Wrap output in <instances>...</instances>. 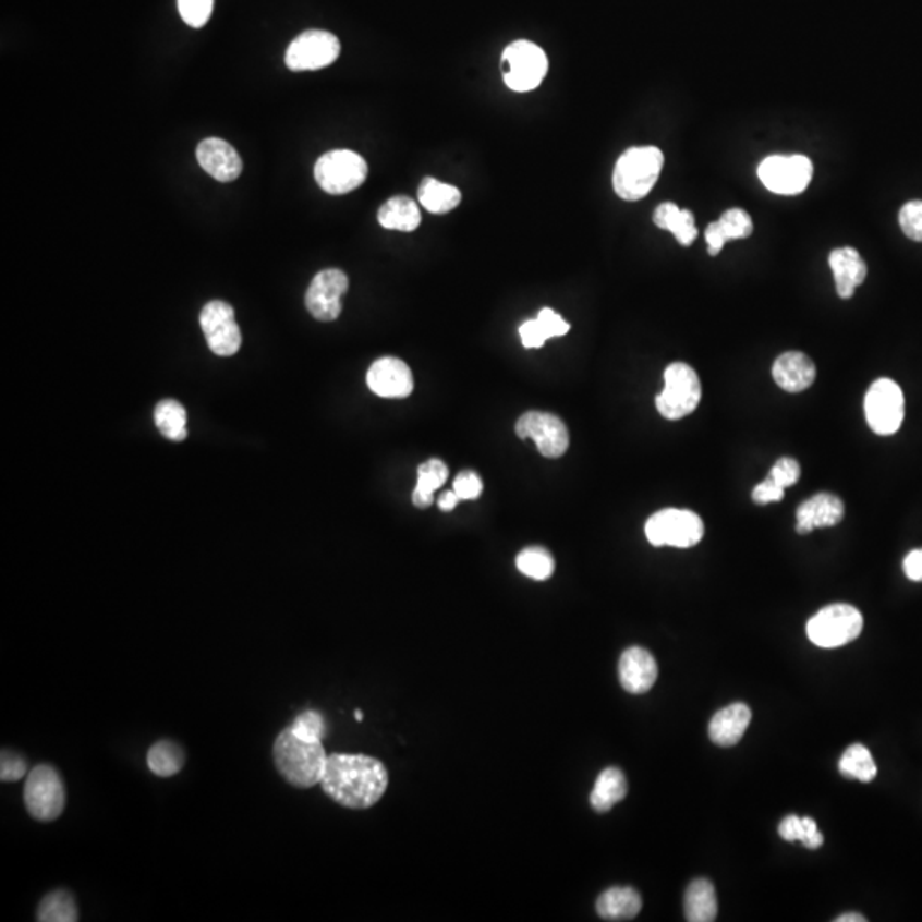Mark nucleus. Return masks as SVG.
<instances>
[{"mask_svg": "<svg viewBox=\"0 0 922 922\" xmlns=\"http://www.w3.org/2000/svg\"><path fill=\"white\" fill-rule=\"evenodd\" d=\"M388 780L387 767L378 759L363 753H331L319 785L340 806L367 810L387 792Z\"/></svg>", "mask_w": 922, "mask_h": 922, "instance_id": "1", "label": "nucleus"}, {"mask_svg": "<svg viewBox=\"0 0 922 922\" xmlns=\"http://www.w3.org/2000/svg\"><path fill=\"white\" fill-rule=\"evenodd\" d=\"M328 755L322 741H307L292 729L280 731L274 743L277 773L294 788L307 789L322 783Z\"/></svg>", "mask_w": 922, "mask_h": 922, "instance_id": "2", "label": "nucleus"}, {"mask_svg": "<svg viewBox=\"0 0 922 922\" xmlns=\"http://www.w3.org/2000/svg\"><path fill=\"white\" fill-rule=\"evenodd\" d=\"M665 156L658 147H631L615 165L614 190L622 201L646 197L658 182Z\"/></svg>", "mask_w": 922, "mask_h": 922, "instance_id": "3", "label": "nucleus"}, {"mask_svg": "<svg viewBox=\"0 0 922 922\" xmlns=\"http://www.w3.org/2000/svg\"><path fill=\"white\" fill-rule=\"evenodd\" d=\"M665 388L656 397V409L668 421H680L697 409L702 399L701 379L689 364L674 363L666 367Z\"/></svg>", "mask_w": 922, "mask_h": 922, "instance_id": "4", "label": "nucleus"}, {"mask_svg": "<svg viewBox=\"0 0 922 922\" xmlns=\"http://www.w3.org/2000/svg\"><path fill=\"white\" fill-rule=\"evenodd\" d=\"M863 623V615L852 605H828L809 620L806 634L815 646L830 650L860 638Z\"/></svg>", "mask_w": 922, "mask_h": 922, "instance_id": "5", "label": "nucleus"}, {"mask_svg": "<svg viewBox=\"0 0 922 922\" xmlns=\"http://www.w3.org/2000/svg\"><path fill=\"white\" fill-rule=\"evenodd\" d=\"M29 815L38 822H53L65 810V786L57 768L48 764L29 771L23 791Z\"/></svg>", "mask_w": 922, "mask_h": 922, "instance_id": "6", "label": "nucleus"}, {"mask_svg": "<svg viewBox=\"0 0 922 922\" xmlns=\"http://www.w3.org/2000/svg\"><path fill=\"white\" fill-rule=\"evenodd\" d=\"M704 536V521L689 509H663L646 521V538L655 547H695Z\"/></svg>", "mask_w": 922, "mask_h": 922, "instance_id": "7", "label": "nucleus"}, {"mask_svg": "<svg viewBox=\"0 0 922 922\" xmlns=\"http://www.w3.org/2000/svg\"><path fill=\"white\" fill-rule=\"evenodd\" d=\"M367 178V162L354 150L337 149L324 154L315 165L319 189L330 195L354 192Z\"/></svg>", "mask_w": 922, "mask_h": 922, "instance_id": "8", "label": "nucleus"}, {"mask_svg": "<svg viewBox=\"0 0 922 922\" xmlns=\"http://www.w3.org/2000/svg\"><path fill=\"white\" fill-rule=\"evenodd\" d=\"M868 426L878 436H891L902 426L906 399L902 388L890 378L876 379L864 397Z\"/></svg>", "mask_w": 922, "mask_h": 922, "instance_id": "9", "label": "nucleus"}, {"mask_svg": "<svg viewBox=\"0 0 922 922\" xmlns=\"http://www.w3.org/2000/svg\"><path fill=\"white\" fill-rule=\"evenodd\" d=\"M505 83L517 93H529L541 86L548 71L545 51L532 41L518 40L502 53Z\"/></svg>", "mask_w": 922, "mask_h": 922, "instance_id": "10", "label": "nucleus"}, {"mask_svg": "<svg viewBox=\"0 0 922 922\" xmlns=\"http://www.w3.org/2000/svg\"><path fill=\"white\" fill-rule=\"evenodd\" d=\"M340 41L336 35L322 29L301 33L286 51V65L292 72L319 71L336 62Z\"/></svg>", "mask_w": 922, "mask_h": 922, "instance_id": "11", "label": "nucleus"}, {"mask_svg": "<svg viewBox=\"0 0 922 922\" xmlns=\"http://www.w3.org/2000/svg\"><path fill=\"white\" fill-rule=\"evenodd\" d=\"M765 189L779 195H798L809 189L813 165L806 156H771L759 166Z\"/></svg>", "mask_w": 922, "mask_h": 922, "instance_id": "12", "label": "nucleus"}, {"mask_svg": "<svg viewBox=\"0 0 922 922\" xmlns=\"http://www.w3.org/2000/svg\"><path fill=\"white\" fill-rule=\"evenodd\" d=\"M201 327L210 351L219 357H231L241 349V330L231 304L210 301L201 313Z\"/></svg>", "mask_w": 922, "mask_h": 922, "instance_id": "13", "label": "nucleus"}, {"mask_svg": "<svg viewBox=\"0 0 922 922\" xmlns=\"http://www.w3.org/2000/svg\"><path fill=\"white\" fill-rule=\"evenodd\" d=\"M521 439H533L545 458H560L569 448V429L557 415L530 410L517 422Z\"/></svg>", "mask_w": 922, "mask_h": 922, "instance_id": "14", "label": "nucleus"}, {"mask_svg": "<svg viewBox=\"0 0 922 922\" xmlns=\"http://www.w3.org/2000/svg\"><path fill=\"white\" fill-rule=\"evenodd\" d=\"M349 289V277L339 268L316 274L306 291L307 312L318 322H333L342 313V298Z\"/></svg>", "mask_w": 922, "mask_h": 922, "instance_id": "15", "label": "nucleus"}, {"mask_svg": "<svg viewBox=\"0 0 922 922\" xmlns=\"http://www.w3.org/2000/svg\"><path fill=\"white\" fill-rule=\"evenodd\" d=\"M367 387L381 399H407L414 390V376L400 359L381 357L367 371Z\"/></svg>", "mask_w": 922, "mask_h": 922, "instance_id": "16", "label": "nucleus"}, {"mask_svg": "<svg viewBox=\"0 0 922 922\" xmlns=\"http://www.w3.org/2000/svg\"><path fill=\"white\" fill-rule=\"evenodd\" d=\"M197 161L205 173L221 183L234 182L243 171L240 154L222 138H205L197 147Z\"/></svg>", "mask_w": 922, "mask_h": 922, "instance_id": "17", "label": "nucleus"}, {"mask_svg": "<svg viewBox=\"0 0 922 922\" xmlns=\"http://www.w3.org/2000/svg\"><path fill=\"white\" fill-rule=\"evenodd\" d=\"M620 686L629 694H646L653 689L658 678V665L655 656L643 647H629L623 651L619 663Z\"/></svg>", "mask_w": 922, "mask_h": 922, "instance_id": "18", "label": "nucleus"}, {"mask_svg": "<svg viewBox=\"0 0 922 922\" xmlns=\"http://www.w3.org/2000/svg\"><path fill=\"white\" fill-rule=\"evenodd\" d=\"M846 508L840 497L830 493H820L801 502L797 511V532L800 535L816 529L836 526L844 520Z\"/></svg>", "mask_w": 922, "mask_h": 922, "instance_id": "19", "label": "nucleus"}, {"mask_svg": "<svg viewBox=\"0 0 922 922\" xmlns=\"http://www.w3.org/2000/svg\"><path fill=\"white\" fill-rule=\"evenodd\" d=\"M773 378L777 387L788 393H800V391L809 390L815 383L816 367L809 355L789 351L774 361Z\"/></svg>", "mask_w": 922, "mask_h": 922, "instance_id": "20", "label": "nucleus"}, {"mask_svg": "<svg viewBox=\"0 0 922 922\" xmlns=\"http://www.w3.org/2000/svg\"><path fill=\"white\" fill-rule=\"evenodd\" d=\"M828 265L836 279L837 294L840 300H851L856 289L863 284L868 276V267L860 252L849 246L834 250L828 255Z\"/></svg>", "mask_w": 922, "mask_h": 922, "instance_id": "21", "label": "nucleus"}, {"mask_svg": "<svg viewBox=\"0 0 922 922\" xmlns=\"http://www.w3.org/2000/svg\"><path fill=\"white\" fill-rule=\"evenodd\" d=\"M752 721V711L745 704H731L717 711L711 719L709 737L719 747L737 745Z\"/></svg>", "mask_w": 922, "mask_h": 922, "instance_id": "22", "label": "nucleus"}, {"mask_svg": "<svg viewBox=\"0 0 922 922\" xmlns=\"http://www.w3.org/2000/svg\"><path fill=\"white\" fill-rule=\"evenodd\" d=\"M753 233L752 217L741 209H729L706 228L709 255L716 256L729 240H743Z\"/></svg>", "mask_w": 922, "mask_h": 922, "instance_id": "23", "label": "nucleus"}, {"mask_svg": "<svg viewBox=\"0 0 922 922\" xmlns=\"http://www.w3.org/2000/svg\"><path fill=\"white\" fill-rule=\"evenodd\" d=\"M571 330V325L550 307H544L538 312L536 318L524 322L520 327V337L523 348L541 349L545 342L554 337H562Z\"/></svg>", "mask_w": 922, "mask_h": 922, "instance_id": "24", "label": "nucleus"}, {"mask_svg": "<svg viewBox=\"0 0 922 922\" xmlns=\"http://www.w3.org/2000/svg\"><path fill=\"white\" fill-rule=\"evenodd\" d=\"M643 909V899L631 887H614L599 895L596 911L605 921H631Z\"/></svg>", "mask_w": 922, "mask_h": 922, "instance_id": "25", "label": "nucleus"}, {"mask_svg": "<svg viewBox=\"0 0 922 922\" xmlns=\"http://www.w3.org/2000/svg\"><path fill=\"white\" fill-rule=\"evenodd\" d=\"M379 225L391 231L412 233L421 225L422 216L418 213V205L412 198L399 197L388 198L378 210Z\"/></svg>", "mask_w": 922, "mask_h": 922, "instance_id": "26", "label": "nucleus"}, {"mask_svg": "<svg viewBox=\"0 0 922 922\" xmlns=\"http://www.w3.org/2000/svg\"><path fill=\"white\" fill-rule=\"evenodd\" d=\"M653 221L659 229L670 231L682 246H690L697 238V226L690 210L680 209L671 202L658 205Z\"/></svg>", "mask_w": 922, "mask_h": 922, "instance_id": "27", "label": "nucleus"}, {"mask_svg": "<svg viewBox=\"0 0 922 922\" xmlns=\"http://www.w3.org/2000/svg\"><path fill=\"white\" fill-rule=\"evenodd\" d=\"M686 919L690 922H713L717 915V897L709 879L690 883L686 891Z\"/></svg>", "mask_w": 922, "mask_h": 922, "instance_id": "28", "label": "nucleus"}, {"mask_svg": "<svg viewBox=\"0 0 922 922\" xmlns=\"http://www.w3.org/2000/svg\"><path fill=\"white\" fill-rule=\"evenodd\" d=\"M627 797V779L622 771L617 767L605 768L596 779L590 803L598 813H607Z\"/></svg>", "mask_w": 922, "mask_h": 922, "instance_id": "29", "label": "nucleus"}, {"mask_svg": "<svg viewBox=\"0 0 922 922\" xmlns=\"http://www.w3.org/2000/svg\"><path fill=\"white\" fill-rule=\"evenodd\" d=\"M418 202L429 213H451L460 205L461 192L457 186L439 182L436 178H424L418 185Z\"/></svg>", "mask_w": 922, "mask_h": 922, "instance_id": "30", "label": "nucleus"}, {"mask_svg": "<svg viewBox=\"0 0 922 922\" xmlns=\"http://www.w3.org/2000/svg\"><path fill=\"white\" fill-rule=\"evenodd\" d=\"M448 481V466L441 460H427L417 470V487L412 494L415 508L426 509L433 505L434 493Z\"/></svg>", "mask_w": 922, "mask_h": 922, "instance_id": "31", "label": "nucleus"}, {"mask_svg": "<svg viewBox=\"0 0 922 922\" xmlns=\"http://www.w3.org/2000/svg\"><path fill=\"white\" fill-rule=\"evenodd\" d=\"M183 765H185V753L173 741H158L147 752V767L158 777L177 776Z\"/></svg>", "mask_w": 922, "mask_h": 922, "instance_id": "32", "label": "nucleus"}, {"mask_svg": "<svg viewBox=\"0 0 922 922\" xmlns=\"http://www.w3.org/2000/svg\"><path fill=\"white\" fill-rule=\"evenodd\" d=\"M154 422L162 436L170 441L186 439V410L177 400H162L154 410Z\"/></svg>", "mask_w": 922, "mask_h": 922, "instance_id": "33", "label": "nucleus"}, {"mask_svg": "<svg viewBox=\"0 0 922 922\" xmlns=\"http://www.w3.org/2000/svg\"><path fill=\"white\" fill-rule=\"evenodd\" d=\"M36 921L40 922H77L80 921V911L75 906L74 897L68 890H53L45 895L38 911H36Z\"/></svg>", "mask_w": 922, "mask_h": 922, "instance_id": "34", "label": "nucleus"}, {"mask_svg": "<svg viewBox=\"0 0 922 922\" xmlns=\"http://www.w3.org/2000/svg\"><path fill=\"white\" fill-rule=\"evenodd\" d=\"M839 771L844 777L849 779H858L861 783H871L878 774L875 761L871 757L870 750L866 747L852 745L842 753L839 762Z\"/></svg>", "mask_w": 922, "mask_h": 922, "instance_id": "35", "label": "nucleus"}, {"mask_svg": "<svg viewBox=\"0 0 922 922\" xmlns=\"http://www.w3.org/2000/svg\"><path fill=\"white\" fill-rule=\"evenodd\" d=\"M779 836L788 842L800 840L804 848L818 849L824 844V836L810 816L789 815L779 825Z\"/></svg>", "mask_w": 922, "mask_h": 922, "instance_id": "36", "label": "nucleus"}, {"mask_svg": "<svg viewBox=\"0 0 922 922\" xmlns=\"http://www.w3.org/2000/svg\"><path fill=\"white\" fill-rule=\"evenodd\" d=\"M517 568L521 574L535 581H545L554 574L556 562L544 547H529L521 550L517 557Z\"/></svg>", "mask_w": 922, "mask_h": 922, "instance_id": "37", "label": "nucleus"}, {"mask_svg": "<svg viewBox=\"0 0 922 922\" xmlns=\"http://www.w3.org/2000/svg\"><path fill=\"white\" fill-rule=\"evenodd\" d=\"M289 728L292 729V733L307 741H324L325 735H327L325 717L318 711L313 709L301 713Z\"/></svg>", "mask_w": 922, "mask_h": 922, "instance_id": "38", "label": "nucleus"}, {"mask_svg": "<svg viewBox=\"0 0 922 922\" xmlns=\"http://www.w3.org/2000/svg\"><path fill=\"white\" fill-rule=\"evenodd\" d=\"M180 16L192 28H202L213 16L214 0H178Z\"/></svg>", "mask_w": 922, "mask_h": 922, "instance_id": "39", "label": "nucleus"}, {"mask_svg": "<svg viewBox=\"0 0 922 922\" xmlns=\"http://www.w3.org/2000/svg\"><path fill=\"white\" fill-rule=\"evenodd\" d=\"M899 225L909 240L922 243V201H911L899 213Z\"/></svg>", "mask_w": 922, "mask_h": 922, "instance_id": "40", "label": "nucleus"}, {"mask_svg": "<svg viewBox=\"0 0 922 922\" xmlns=\"http://www.w3.org/2000/svg\"><path fill=\"white\" fill-rule=\"evenodd\" d=\"M28 762L21 757L20 753L4 750L0 757V779L2 783H16L28 776Z\"/></svg>", "mask_w": 922, "mask_h": 922, "instance_id": "41", "label": "nucleus"}, {"mask_svg": "<svg viewBox=\"0 0 922 922\" xmlns=\"http://www.w3.org/2000/svg\"><path fill=\"white\" fill-rule=\"evenodd\" d=\"M768 477L776 481L780 487H791V485L797 484L801 477V466L794 458H779V460L774 463L773 469H771V473H768Z\"/></svg>", "mask_w": 922, "mask_h": 922, "instance_id": "42", "label": "nucleus"}, {"mask_svg": "<svg viewBox=\"0 0 922 922\" xmlns=\"http://www.w3.org/2000/svg\"><path fill=\"white\" fill-rule=\"evenodd\" d=\"M482 489H484V484L475 472H461L454 478L453 490L461 501L477 499V497H481Z\"/></svg>", "mask_w": 922, "mask_h": 922, "instance_id": "43", "label": "nucleus"}, {"mask_svg": "<svg viewBox=\"0 0 922 922\" xmlns=\"http://www.w3.org/2000/svg\"><path fill=\"white\" fill-rule=\"evenodd\" d=\"M785 487H780L776 481L767 477L761 484L755 485L752 493L753 501L757 505H768V502H777L785 497Z\"/></svg>", "mask_w": 922, "mask_h": 922, "instance_id": "44", "label": "nucleus"}, {"mask_svg": "<svg viewBox=\"0 0 922 922\" xmlns=\"http://www.w3.org/2000/svg\"><path fill=\"white\" fill-rule=\"evenodd\" d=\"M903 572L911 581H922V548H915L903 559Z\"/></svg>", "mask_w": 922, "mask_h": 922, "instance_id": "45", "label": "nucleus"}, {"mask_svg": "<svg viewBox=\"0 0 922 922\" xmlns=\"http://www.w3.org/2000/svg\"><path fill=\"white\" fill-rule=\"evenodd\" d=\"M460 501L461 499L454 490H446V493H442L441 496H439L438 506L441 511H453Z\"/></svg>", "mask_w": 922, "mask_h": 922, "instance_id": "46", "label": "nucleus"}, {"mask_svg": "<svg viewBox=\"0 0 922 922\" xmlns=\"http://www.w3.org/2000/svg\"><path fill=\"white\" fill-rule=\"evenodd\" d=\"M866 919L861 914H844L836 919V922H864Z\"/></svg>", "mask_w": 922, "mask_h": 922, "instance_id": "47", "label": "nucleus"}, {"mask_svg": "<svg viewBox=\"0 0 922 922\" xmlns=\"http://www.w3.org/2000/svg\"><path fill=\"white\" fill-rule=\"evenodd\" d=\"M354 717H355V719H357V721H363V719H364V714H363V713H361V711H359V709H357V711H355V713H354Z\"/></svg>", "mask_w": 922, "mask_h": 922, "instance_id": "48", "label": "nucleus"}]
</instances>
